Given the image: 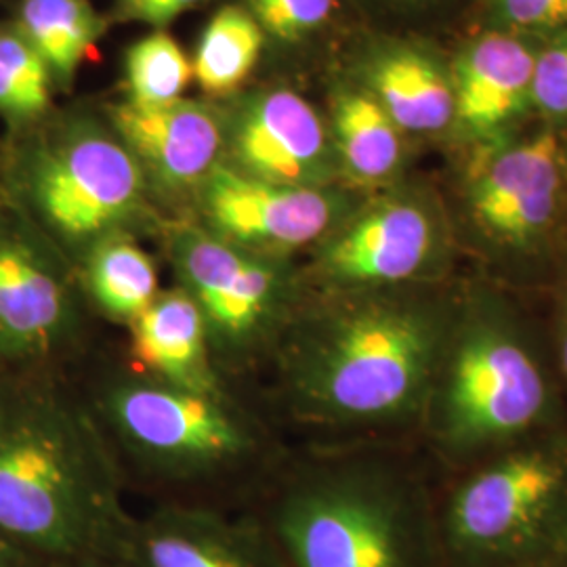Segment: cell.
Returning a JSON list of instances; mask_svg holds the SVG:
<instances>
[{
  "label": "cell",
  "mask_w": 567,
  "mask_h": 567,
  "mask_svg": "<svg viewBox=\"0 0 567 567\" xmlns=\"http://www.w3.org/2000/svg\"><path fill=\"white\" fill-rule=\"evenodd\" d=\"M454 567H545L567 561V452L529 447L458 487L435 526Z\"/></svg>",
  "instance_id": "52a82bcc"
},
{
  "label": "cell",
  "mask_w": 567,
  "mask_h": 567,
  "mask_svg": "<svg viewBox=\"0 0 567 567\" xmlns=\"http://www.w3.org/2000/svg\"><path fill=\"white\" fill-rule=\"evenodd\" d=\"M215 0H114L110 9L112 25L140 23L150 30H166L185 13L203 9Z\"/></svg>",
  "instance_id": "83f0119b"
},
{
  "label": "cell",
  "mask_w": 567,
  "mask_h": 567,
  "mask_svg": "<svg viewBox=\"0 0 567 567\" xmlns=\"http://www.w3.org/2000/svg\"><path fill=\"white\" fill-rule=\"evenodd\" d=\"M482 28L543 41L567 32V0H486Z\"/></svg>",
  "instance_id": "484cf974"
},
{
  "label": "cell",
  "mask_w": 567,
  "mask_h": 567,
  "mask_svg": "<svg viewBox=\"0 0 567 567\" xmlns=\"http://www.w3.org/2000/svg\"><path fill=\"white\" fill-rule=\"evenodd\" d=\"M566 183V147L553 124L536 135L477 147L466 179L475 229L501 248H532L555 224Z\"/></svg>",
  "instance_id": "4fadbf2b"
},
{
  "label": "cell",
  "mask_w": 567,
  "mask_h": 567,
  "mask_svg": "<svg viewBox=\"0 0 567 567\" xmlns=\"http://www.w3.org/2000/svg\"><path fill=\"white\" fill-rule=\"evenodd\" d=\"M446 320L419 286L301 292L250 389L282 431L374 433L425 410Z\"/></svg>",
  "instance_id": "6da1fadb"
},
{
  "label": "cell",
  "mask_w": 567,
  "mask_h": 567,
  "mask_svg": "<svg viewBox=\"0 0 567 567\" xmlns=\"http://www.w3.org/2000/svg\"><path fill=\"white\" fill-rule=\"evenodd\" d=\"M257 21L265 39L259 79L303 86L332 72L365 28L353 0H229Z\"/></svg>",
  "instance_id": "ac0fdd59"
},
{
  "label": "cell",
  "mask_w": 567,
  "mask_h": 567,
  "mask_svg": "<svg viewBox=\"0 0 567 567\" xmlns=\"http://www.w3.org/2000/svg\"><path fill=\"white\" fill-rule=\"evenodd\" d=\"M532 112L550 124L567 121V32L540 42L532 84Z\"/></svg>",
  "instance_id": "4316f807"
},
{
  "label": "cell",
  "mask_w": 567,
  "mask_h": 567,
  "mask_svg": "<svg viewBox=\"0 0 567 567\" xmlns=\"http://www.w3.org/2000/svg\"><path fill=\"white\" fill-rule=\"evenodd\" d=\"M82 297L102 326L124 332L163 292L156 257L135 236L97 244L76 265Z\"/></svg>",
  "instance_id": "44dd1931"
},
{
  "label": "cell",
  "mask_w": 567,
  "mask_h": 567,
  "mask_svg": "<svg viewBox=\"0 0 567 567\" xmlns=\"http://www.w3.org/2000/svg\"><path fill=\"white\" fill-rule=\"evenodd\" d=\"M353 2H355L358 11L362 13V18H364V13H368L365 20L370 16H377V18L381 16L389 20H404V18L425 13L429 9H435V7L444 4L446 0H353Z\"/></svg>",
  "instance_id": "f1b7e54d"
},
{
  "label": "cell",
  "mask_w": 567,
  "mask_h": 567,
  "mask_svg": "<svg viewBox=\"0 0 567 567\" xmlns=\"http://www.w3.org/2000/svg\"><path fill=\"white\" fill-rule=\"evenodd\" d=\"M365 196L347 185L259 182L219 166L204 182L187 219L252 255L297 264Z\"/></svg>",
  "instance_id": "8fae6325"
},
{
  "label": "cell",
  "mask_w": 567,
  "mask_h": 567,
  "mask_svg": "<svg viewBox=\"0 0 567 567\" xmlns=\"http://www.w3.org/2000/svg\"><path fill=\"white\" fill-rule=\"evenodd\" d=\"M55 95L51 72L37 49L16 21L0 20V122L4 135H16L44 121L58 107Z\"/></svg>",
  "instance_id": "cb8c5ba5"
},
{
  "label": "cell",
  "mask_w": 567,
  "mask_h": 567,
  "mask_svg": "<svg viewBox=\"0 0 567 567\" xmlns=\"http://www.w3.org/2000/svg\"><path fill=\"white\" fill-rule=\"evenodd\" d=\"M561 360H564V368L567 374V316L564 320V332H561Z\"/></svg>",
  "instance_id": "d6a6232c"
},
{
  "label": "cell",
  "mask_w": 567,
  "mask_h": 567,
  "mask_svg": "<svg viewBox=\"0 0 567 567\" xmlns=\"http://www.w3.org/2000/svg\"><path fill=\"white\" fill-rule=\"evenodd\" d=\"M34 557L18 547L2 529H0V567H32Z\"/></svg>",
  "instance_id": "4dcf8cb0"
},
{
  "label": "cell",
  "mask_w": 567,
  "mask_h": 567,
  "mask_svg": "<svg viewBox=\"0 0 567 567\" xmlns=\"http://www.w3.org/2000/svg\"><path fill=\"white\" fill-rule=\"evenodd\" d=\"M74 265L20 208L0 204V365L76 368L102 343Z\"/></svg>",
  "instance_id": "ba28073f"
},
{
  "label": "cell",
  "mask_w": 567,
  "mask_h": 567,
  "mask_svg": "<svg viewBox=\"0 0 567 567\" xmlns=\"http://www.w3.org/2000/svg\"><path fill=\"white\" fill-rule=\"evenodd\" d=\"M0 142L9 198L74 269L107 238H158L166 219L102 100L58 103Z\"/></svg>",
  "instance_id": "5b68a950"
},
{
  "label": "cell",
  "mask_w": 567,
  "mask_h": 567,
  "mask_svg": "<svg viewBox=\"0 0 567 567\" xmlns=\"http://www.w3.org/2000/svg\"><path fill=\"white\" fill-rule=\"evenodd\" d=\"M102 105L164 219H187L204 182L224 161L217 102L200 95L166 105H133L122 100H102Z\"/></svg>",
  "instance_id": "5bb4252c"
},
{
  "label": "cell",
  "mask_w": 567,
  "mask_h": 567,
  "mask_svg": "<svg viewBox=\"0 0 567 567\" xmlns=\"http://www.w3.org/2000/svg\"><path fill=\"white\" fill-rule=\"evenodd\" d=\"M284 567H435V526L419 487L377 452L288 447L244 508Z\"/></svg>",
  "instance_id": "277c9868"
},
{
  "label": "cell",
  "mask_w": 567,
  "mask_h": 567,
  "mask_svg": "<svg viewBox=\"0 0 567 567\" xmlns=\"http://www.w3.org/2000/svg\"><path fill=\"white\" fill-rule=\"evenodd\" d=\"M32 567H131L124 555H107V553H82L53 559H37Z\"/></svg>",
  "instance_id": "f546056e"
},
{
  "label": "cell",
  "mask_w": 567,
  "mask_h": 567,
  "mask_svg": "<svg viewBox=\"0 0 567 567\" xmlns=\"http://www.w3.org/2000/svg\"><path fill=\"white\" fill-rule=\"evenodd\" d=\"M264 58L265 39L257 21L236 2L221 0L194 47V82L203 97L221 102L261 76Z\"/></svg>",
  "instance_id": "603a6c76"
},
{
  "label": "cell",
  "mask_w": 567,
  "mask_h": 567,
  "mask_svg": "<svg viewBox=\"0 0 567 567\" xmlns=\"http://www.w3.org/2000/svg\"><path fill=\"white\" fill-rule=\"evenodd\" d=\"M9 198L7 185H4V163H2V142H0V204Z\"/></svg>",
  "instance_id": "1f68e13d"
},
{
  "label": "cell",
  "mask_w": 567,
  "mask_h": 567,
  "mask_svg": "<svg viewBox=\"0 0 567 567\" xmlns=\"http://www.w3.org/2000/svg\"><path fill=\"white\" fill-rule=\"evenodd\" d=\"M324 110L341 182L374 194L404 182L412 142L360 82L341 68L324 79Z\"/></svg>",
  "instance_id": "d6986e66"
},
{
  "label": "cell",
  "mask_w": 567,
  "mask_h": 567,
  "mask_svg": "<svg viewBox=\"0 0 567 567\" xmlns=\"http://www.w3.org/2000/svg\"><path fill=\"white\" fill-rule=\"evenodd\" d=\"M194 81L192 58L168 30H152L133 42L122 61V102L166 105L185 97Z\"/></svg>",
  "instance_id": "d4e9b609"
},
{
  "label": "cell",
  "mask_w": 567,
  "mask_h": 567,
  "mask_svg": "<svg viewBox=\"0 0 567 567\" xmlns=\"http://www.w3.org/2000/svg\"><path fill=\"white\" fill-rule=\"evenodd\" d=\"M337 68L383 105L410 142L452 135L454 93L450 61L431 44L365 25Z\"/></svg>",
  "instance_id": "9a60e30c"
},
{
  "label": "cell",
  "mask_w": 567,
  "mask_h": 567,
  "mask_svg": "<svg viewBox=\"0 0 567 567\" xmlns=\"http://www.w3.org/2000/svg\"><path fill=\"white\" fill-rule=\"evenodd\" d=\"M426 405H435L444 440L482 446L534 425L547 408V383L511 326L477 318L458 337Z\"/></svg>",
  "instance_id": "30bf717a"
},
{
  "label": "cell",
  "mask_w": 567,
  "mask_h": 567,
  "mask_svg": "<svg viewBox=\"0 0 567 567\" xmlns=\"http://www.w3.org/2000/svg\"><path fill=\"white\" fill-rule=\"evenodd\" d=\"M566 566V561H561V564H553V566H545V567H564Z\"/></svg>",
  "instance_id": "836d02e7"
},
{
  "label": "cell",
  "mask_w": 567,
  "mask_h": 567,
  "mask_svg": "<svg viewBox=\"0 0 567 567\" xmlns=\"http://www.w3.org/2000/svg\"><path fill=\"white\" fill-rule=\"evenodd\" d=\"M122 334V358L156 381L198 391L229 385L213 362L198 307L175 284Z\"/></svg>",
  "instance_id": "ffe728a7"
},
{
  "label": "cell",
  "mask_w": 567,
  "mask_h": 567,
  "mask_svg": "<svg viewBox=\"0 0 567 567\" xmlns=\"http://www.w3.org/2000/svg\"><path fill=\"white\" fill-rule=\"evenodd\" d=\"M217 105L225 168L282 185H344L324 110L303 86L257 79Z\"/></svg>",
  "instance_id": "7c38bea8"
},
{
  "label": "cell",
  "mask_w": 567,
  "mask_h": 567,
  "mask_svg": "<svg viewBox=\"0 0 567 567\" xmlns=\"http://www.w3.org/2000/svg\"><path fill=\"white\" fill-rule=\"evenodd\" d=\"M122 555L131 567H284L250 513L192 505L135 515Z\"/></svg>",
  "instance_id": "e0dca14e"
},
{
  "label": "cell",
  "mask_w": 567,
  "mask_h": 567,
  "mask_svg": "<svg viewBox=\"0 0 567 567\" xmlns=\"http://www.w3.org/2000/svg\"><path fill=\"white\" fill-rule=\"evenodd\" d=\"M156 244L173 284L203 316L219 374L252 385L301 299L297 264L252 255L189 219L166 221Z\"/></svg>",
  "instance_id": "8992f818"
},
{
  "label": "cell",
  "mask_w": 567,
  "mask_h": 567,
  "mask_svg": "<svg viewBox=\"0 0 567 567\" xmlns=\"http://www.w3.org/2000/svg\"><path fill=\"white\" fill-rule=\"evenodd\" d=\"M47 63L58 95H70L82 65L93 61L112 28L91 0H18L11 16Z\"/></svg>",
  "instance_id": "7402d4cb"
},
{
  "label": "cell",
  "mask_w": 567,
  "mask_h": 567,
  "mask_svg": "<svg viewBox=\"0 0 567 567\" xmlns=\"http://www.w3.org/2000/svg\"><path fill=\"white\" fill-rule=\"evenodd\" d=\"M126 496L74 368L0 365V529L34 559L122 555Z\"/></svg>",
  "instance_id": "3957f363"
},
{
  "label": "cell",
  "mask_w": 567,
  "mask_h": 567,
  "mask_svg": "<svg viewBox=\"0 0 567 567\" xmlns=\"http://www.w3.org/2000/svg\"><path fill=\"white\" fill-rule=\"evenodd\" d=\"M446 255V221L425 189L400 182L368 194L297 261L301 292L421 286Z\"/></svg>",
  "instance_id": "9c48e42d"
},
{
  "label": "cell",
  "mask_w": 567,
  "mask_h": 567,
  "mask_svg": "<svg viewBox=\"0 0 567 567\" xmlns=\"http://www.w3.org/2000/svg\"><path fill=\"white\" fill-rule=\"evenodd\" d=\"M74 372L126 492L152 505L244 511L290 447L250 386L168 385L105 339Z\"/></svg>",
  "instance_id": "7a4b0ae2"
},
{
  "label": "cell",
  "mask_w": 567,
  "mask_h": 567,
  "mask_svg": "<svg viewBox=\"0 0 567 567\" xmlns=\"http://www.w3.org/2000/svg\"><path fill=\"white\" fill-rule=\"evenodd\" d=\"M540 39L482 28L450 61L454 124L452 135L471 147H486L511 135L532 112V84Z\"/></svg>",
  "instance_id": "2e32d148"
}]
</instances>
